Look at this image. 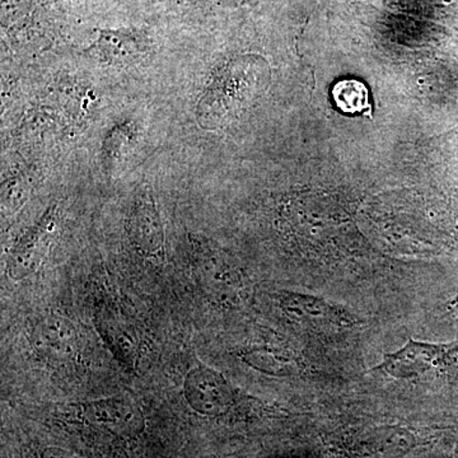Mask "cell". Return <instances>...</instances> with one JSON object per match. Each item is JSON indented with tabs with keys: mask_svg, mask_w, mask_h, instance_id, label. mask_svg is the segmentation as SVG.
Masks as SVG:
<instances>
[{
	"mask_svg": "<svg viewBox=\"0 0 458 458\" xmlns=\"http://www.w3.org/2000/svg\"><path fill=\"white\" fill-rule=\"evenodd\" d=\"M457 366L458 342L432 344L411 339L400 351L385 354L372 372L396 379H414L429 370L450 375Z\"/></svg>",
	"mask_w": 458,
	"mask_h": 458,
	"instance_id": "1",
	"label": "cell"
},
{
	"mask_svg": "<svg viewBox=\"0 0 458 458\" xmlns=\"http://www.w3.org/2000/svg\"><path fill=\"white\" fill-rule=\"evenodd\" d=\"M183 396L192 411L201 417L225 415L236 403V391L218 370L199 364L183 379Z\"/></svg>",
	"mask_w": 458,
	"mask_h": 458,
	"instance_id": "2",
	"label": "cell"
},
{
	"mask_svg": "<svg viewBox=\"0 0 458 458\" xmlns=\"http://www.w3.org/2000/svg\"><path fill=\"white\" fill-rule=\"evenodd\" d=\"M82 415L90 427L117 438H137L146 429L143 411L125 397L89 401L84 403Z\"/></svg>",
	"mask_w": 458,
	"mask_h": 458,
	"instance_id": "3",
	"label": "cell"
},
{
	"mask_svg": "<svg viewBox=\"0 0 458 458\" xmlns=\"http://www.w3.org/2000/svg\"><path fill=\"white\" fill-rule=\"evenodd\" d=\"M56 228L55 208H50L44 216L21 238L7 262L9 278L21 282L31 276L40 267L49 249Z\"/></svg>",
	"mask_w": 458,
	"mask_h": 458,
	"instance_id": "4",
	"label": "cell"
},
{
	"mask_svg": "<svg viewBox=\"0 0 458 458\" xmlns=\"http://www.w3.org/2000/svg\"><path fill=\"white\" fill-rule=\"evenodd\" d=\"M129 237L143 255L159 258L165 254V231L155 201L144 194L132 208L128 223Z\"/></svg>",
	"mask_w": 458,
	"mask_h": 458,
	"instance_id": "5",
	"label": "cell"
},
{
	"mask_svg": "<svg viewBox=\"0 0 458 458\" xmlns=\"http://www.w3.org/2000/svg\"><path fill=\"white\" fill-rule=\"evenodd\" d=\"M96 325L102 339L116 358L126 366L134 367L140 357V344L129 325L111 311L99 312Z\"/></svg>",
	"mask_w": 458,
	"mask_h": 458,
	"instance_id": "6",
	"label": "cell"
},
{
	"mask_svg": "<svg viewBox=\"0 0 458 458\" xmlns=\"http://www.w3.org/2000/svg\"><path fill=\"white\" fill-rule=\"evenodd\" d=\"M282 302L289 312L322 319L336 327H352L360 322L343 307L334 306L333 303H328L327 301L315 295L288 292L283 294Z\"/></svg>",
	"mask_w": 458,
	"mask_h": 458,
	"instance_id": "7",
	"label": "cell"
},
{
	"mask_svg": "<svg viewBox=\"0 0 458 458\" xmlns=\"http://www.w3.org/2000/svg\"><path fill=\"white\" fill-rule=\"evenodd\" d=\"M36 340L40 348L54 354L69 355L77 346V331L68 319L50 316L38 325Z\"/></svg>",
	"mask_w": 458,
	"mask_h": 458,
	"instance_id": "8",
	"label": "cell"
},
{
	"mask_svg": "<svg viewBox=\"0 0 458 458\" xmlns=\"http://www.w3.org/2000/svg\"><path fill=\"white\" fill-rule=\"evenodd\" d=\"M336 107L344 114H366L373 119V106L369 102V90L358 80H343L331 90Z\"/></svg>",
	"mask_w": 458,
	"mask_h": 458,
	"instance_id": "9",
	"label": "cell"
},
{
	"mask_svg": "<svg viewBox=\"0 0 458 458\" xmlns=\"http://www.w3.org/2000/svg\"><path fill=\"white\" fill-rule=\"evenodd\" d=\"M141 47L140 42L129 36L114 35L111 38L110 33H104L98 44V54L108 63L123 64L140 56Z\"/></svg>",
	"mask_w": 458,
	"mask_h": 458,
	"instance_id": "10",
	"label": "cell"
},
{
	"mask_svg": "<svg viewBox=\"0 0 458 458\" xmlns=\"http://www.w3.org/2000/svg\"><path fill=\"white\" fill-rule=\"evenodd\" d=\"M40 458H81L73 452L62 447H47L41 452Z\"/></svg>",
	"mask_w": 458,
	"mask_h": 458,
	"instance_id": "11",
	"label": "cell"
}]
</instances>
